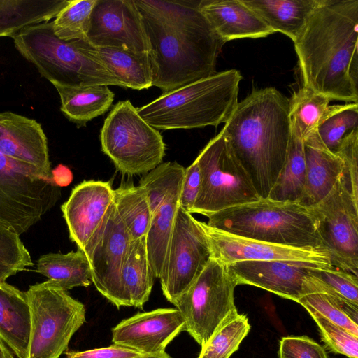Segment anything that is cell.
<instances>
[{"label": "cell", "mask_w": 358, "mask_h": 358, "mask_svg": "<svg viewBox=\"0 0 358 358\" xmlns=\"http://www.w3.org/2000/svg\"><path fill=\"white\" fill-rule=\"evenodd\" d=\"M155 278L145 236L133 240L120 274L121 306L143 308L149 299Z\"/></svg>", "instance_id": "d4e9b609"}, {"label": "cell", "mask_w": 358, "mask_h": 358, "mask_svg": "<svg viewBox=\"0 0 358 358\" xmlns=\"http://www.w3.org/2000/svg\"><path fill=\"white\" fill-rule=\"evenodd\" d=\"M250 324L245 314L228 316L201 347L198 358H229L248 336Z\"/></svg>", "instance_id": "836d02e7"}, {"label": "cell", "mask_w": 358, "mask_h": 358, "mask_svg": "<svg viewBox=\"0 0 358 358\" xmlns=\"http://www.w3.org/2000/svg\"><path fill=\"white\" fill-rule=\"evenodd\" d=\"M32 265L20 235L0 224V282Z\"/></svg>", "instance_id": "ab89813d"}, {"label": "cell", "mask_w": 358, "mask_h": 358, "mask_svg": "<svg viewBox=\"0 0 358 358\" xmlns=\"http://www.w3.org/2000/svg\"><path fill=\"white\" fill-rule=\"evenodd\" d=\"M59 195L52 178L0 151V224L20 235L52 208Z\"/></svg>", "instance_id": "30bf717a"}, {"label": "cell", "mask_w": 358, "mask_h": 358, "mask_svg": "<svg viewBox=\"0 0 358 358\" xmlns=\"http://www.w3.org/2000/svg\"><path fill=\"white\" fill-rule=\"evenodd\" d=\"M207 217L208 225L233 235L288 247L323 248L311 208L297 202L260 199Z\"/></svg>", "instance_id": "5b68a950"}, {"label": "cell", "mask_w": 358, "mask_h": 358, "mask_svg": "<svg viewBox=\"0 0 358 358\" xmlns=\"http://www.w3.org/2000/svg\"><path fill=\"white\" fill-rule=\"evenodd\" d=\"M31 311L28 358H59L85 322V308L48 280L26 292Z\"/></svg>", "instance_id": "ba28073f"}, {"label": "cell", "mask_w": 358, "mask_h": 358, "mask_svg": "<svg viewBox=\"0 0 358 358\" xmlns=\"http://www.w3.org/2000/svg\"><path fill=\"white\" fill-rule=\"evenodd\" d=\"M132 241L113 202L82 250L90 264L92 282L117 308L121 307V271Z\"/></svg>", "instance_id": "5bb4252c"}, {"label": "cell", "mask_w": 358, "mask_h": 358, "mask_svg": "<svg viewBox=\"0 0 358 358\" xmlns=\"http://www.w3.org/2000/svg\"><path fill=\"white\" fill-rule=\"evenodd\" d=\"M294 43L303 86L358 103V0H322Z\"/></svg>", "instance_id": "7a4b0ae2"}, {"label": "cell", "mask_w": 358, "mask_h": 358, "mask_svg": "<svg viewBox=\"0 0 358 358\" xmlns=\"http://www.w3.org/2000/svg\"><path fill=\"white\" fill-rule=\"evenodd\" d=\"M65 355L66 358H134L141 354L132 349L113 344L85 351L66 350Z\"/></svg>", "instance_id": "f6af8a7d"}, {"label": "cell", "mask_w": 358, "mask_h": 358, "mask_svg": "<svg viewBox=\"0 0 358 358\" xmlns=\"http://www.w3.org/2000/svg\"><path fill=\"white\" fill-rule=\"evenodd\" d=\"M177 308H157L122 320L112 329L113 344L141 354L165 352L168 344L185 329Z\"/></svg>", "instance_id": "e0dca14e"}, {"label": "cell", "mask_w": 358, "mask_h": 358, "mask_svg": "<svg viewBox=\"0 0 358 358\" xmlns=\"http://www.w3.org/2000/svg\"><path fill=\"white\" fill-rule=\"evenodd\" d=\"M102 151L123 175L147 173L162 163L166 145L129 100L117 102L100 131Z\"/></svg>", "instance_id": "52a82bcc"}, {"label": "cell", "mask_w": 358, "mask_h": 358, "mask_svg": "<svg viewBox=\"0 0 358 358\" xmlns=\"http://www.w3.org/2000/svg\"><path fill=\"white\" fill-rule=\"evenodd\" d=\"M196 159L201 180L191 214L207 217L261 199L222 131L210 140Z\"/></svg>", "instance_id": "9c48e42d"}, {"label": "cell", "mask_w": 358, "mask_h": 358, "mask_svg": "<svg viewBox=\"0 0 358 358\" xmlns=\"http://www.w3.org/2000/svg\"><path fill=\"white\" fill-rule=\"evenodd\" d=\"M311 209L331 266L357 276L358 205L341 177L330 192Z\"/></svg>", "instance_id": "4fadbf2b"}, {"label": "cell", "mask_w": 358, "mask_h": 358, "mask_svg": "<svg viewBox=\"0 0 358 358\" xmlns=\"http://www.w3.org/2000/svg\"><path fill=\"white\" fill-rule=\"evenodd\" d=\"M185 168L176 162L160 164L143 177L139 186L147 196L152 214L164 197L182 182Z\"/></svg>", "instance_id": "74e56055"}, {"label": "cell", "mask_w": 358, "mask_h": 358, "mask_svg": "<svg viewBox=\"0 0 358 358\" xmlns=\"http://www.w3.org/2000/svg\"><path fill=\"white\" fill-rule=\"evenodd\" d=\"M31 311L26 292L0 282V341L17 358H28Z\"/></svg>", "instance_id": "603a6c76"}, {"label": "cell", "mask_w": 358, "mask_h": 358, "mask_svg": "<svg viewBox=\"0 0 358 358\" xmlns=\"http://www.w3.org/2000/svg\"><path fill=\"white\" fill-rule=\"evenodd\" d=\"M227 266L236 286L257 287L295 302L308 294V278L315 268L301 263L279 260H245Z\"/></svg>", "instance_id": "ac0fdd59"}, {"label": "cell", "mask_w": 358, "mask_h": 358, "mask_svg": "<svg viewBox=\"0 0 358 358\" xmlns=\"http://www.w3.org/2000/svg\"><path fill=\"white\" fill-rule=\"evenodd\" d=\"M332 100L302 86L294 92L289 101L292 131L302 140L316 131L320 122L329 112Z\"/></svg>", "instance_id": "1f68e13d"}, {"label": "cell", "mask_w": 358, "mask_h": 358, "mask_svg": "<svg viewBox=\"0 0 358 358\" xmlns=\"http://www.w3.org/2000/svg\"><path fill=\"white\" fill-rule=\"evenodd\" d=\"M241 79L236 69L215 73L163 93L136 110L157 130L217 127L229 120L236 107Z\"/></svg>", "instance_id": "277c9868"}, {"label": "cell", "mask_w": 358, "mask_h": 358, "mask_svg": "<svg viewBox=\"0 0 358 358\" xmlns=\"http://www.w3.org/2000/svg\"><path fill=\"white\" fill-rule=\"evenodd\" d=\"M318 327L321 339L332 352L358 358V337L330 322L313 308L303 307Z\"/></svg>", "instance_id": "60d3db41"}, {"label": "cell", "mask_w": 358, "mask_h": 358, "mask_svg": "<svg viewBox=\"0 0 358 358\" xmlns=\"http://www.w3.org/2000/svg\"><path fill=\"white\" fill-rule=\"evenodd\" d=\"M335 154L343 163L341 178L354 202L358 205V129L343 138Z\"/></svg>", "instance_id": "b9f144b4"}, {"label": "cell", "mask_w": 358, "mask_h": 358, "mask_svg": "<svg viewBox=\"0 0 358 358\" xmlns=\"http://www.w3.org/2000/svg\"><path fill=\"white\" fill-rule=\"evenodd\" d=\"M67 0H0V37H12L21 30L50 22Z\"/></svg>", "instance_id": "4316f807"}, {"label": "cell", "mask_w": 358, "mask_h": 358, "mask_svg": "<svg viewBox=\"0 0 358 358\" xmlns=\"http://www.w3.org/2000/svg\"><path fill=\"white\" fill-rule=\"evenodd\" d=\"M199 8L224 43L239 38H264L274 33L242 0H201Z\"/></svg>", "instance_id": "44dd1931"}, {"label": "cell", "mask_w": 358, "mask_h": 358, "mask_svg": "<svg viewBox=\"0 0 358 358\" xmlns=\"http://www.w3.org/2000/svg\"><path fill=\"white\" fill-rule=\"evenodd\" d=\"M0 151L52 178L47 137L35 120L13 112L0 113Z\"/></svg>", "instance_id": "ffe728a7"}, {"label": "cell", "mask_w": 358, "mask_h": 358, "mask_svg": "<svg viewBox=\"0 0 358 358\" xmlns=\"http://www.w3.org/2000/svg\"><path fill=\"white\" fill-rule=\"evenodd\" d=\"M296 303L308 306L358 337V305L326 292L303 296Z\"/></svg>", "instance_id": "e575fe53"}, {"label": "cell", "mask_w": 358, "mask_h": 358, "mask_svg": "<svg viewBox=\"0 0 358 358\" xmlns=\"http://www.w3.org/2000/svg\"><path fill=\"white\" fill-rule=\"evenodd\" d=\"M201 172L196 159L186 169L180 189V206L191 213L201 187Z\"/></svg>", "instance_id": "ee69618b"}, {"label": "cell", "mask_w": 358, "mask_h": 358, "mask_svg": "<svg viewBox=\"0 0 358 358\" xmlns=\"http://www.w3.org/2000/svg\"><path fill=\"white\" fill-rule=\"evenodd\" d=\"M11 38L21 55L53 85L122 87L86 39H59L53 33L52 21L27 27Z\"/></svg>", "instance_id": "8992f818"}, {"label": "cell", "mask_w": 358, "mask_h": 358, "mask_svg": "<svg viewBox=\"0 0 358 358\" xmlns=\"http://www.w3.org/2000/svg\"><path fill=\"white\" fill-rule=\"evenodd\" d=\"M181 185L171 190L152 214L150 224L145 236L148 257L155 277L157 278L161 273L174 220L180 206Z\"/></svg>", "instance_id": "f1b7e54d"}, {"label": "cell", "mask_w": 358, "mask_h": 358, "mask_svg": "<svg viewBox=\"0 0 358 358\" xmlns=\"http://www.w3.org/2000/svg\"><path fill=\"white\" fill-rule=\"evenodd\" d=\"M86 40L95 48L149 55L150 45L135 0H97Z\"/></svg>", "instance_id": "2e32d148"}, {"label": "cell", "mask_w": 358, "mask_h": 358, "mask_svg": "<svg viewBox=\"0 0 358 358\" xmlns=\"http://www.w3.org/2000/svg\"><path fill=\"white\" fill-rule=\"evenodd\" d=\"M236 287L227 266L210 258L187 291L173 303L185 320V331L202 346L220 324L237 312Z\"/></svg>", "instance_id": "8fae6325"}, {"label": "cell", "mask_w": 358, "mask_h": 358, "mask_svg": "<svg viewBox=\"0 0 358 358\" xmlns=\"http://www.w3.org/2000/svg\"><path fill=\"white\" fill-rule=\"evenodd\" d=\"M0 358H14L10 351L0 341Z\"/></svg>", "instance_id": "c3c4849f"}, {"label": "cell", "mask_w": 358, "mask_h": 358, "mask_svg": "<svg viewBox=\"0 0 358 358\" xmlns=\"http://www.w3.org/2000/svg\"><path fill=\"white\" fill-rule=\"evenodd\" d=\"M221 131L259 196L268 198L291 138L289 99L275 87L254 90L238 103Z\"/></svg>", "instance_id": "3957f363"}, {"label": "cell", "mask_w": 358, "mask_h": 358, "mask_svg": "<svg viewBox=\"0 0 358 358\" xmlns=\"http://www.w3.org/2000/svg\"><path fill=\"white\" fill-rule=\"evenodd\" d=\"M114 189L109 181L84 180L72 190L61 210L69 238L83 249L113 202Z\"/></svg>", "instance_id": "d6986e66"}, {"label": "cell", "mask_w": 358, "mask_h": 358, "mask_svg": "<svg viewBox=\"0 0 358 358\" xmlns=\"http://www.w3.org/2000/svg\"><path fill=\"white\" fill-rule=\"evenodd\" d=\"M210 250L211 258L227 265L252 261H286L306 264L315 268H331L329 254L324 248L305 249L250 239L217 229L199 221Z\"/></svg>", "instance_id": "9a60e30c"}, {"label": "cell", "mask_w": 358, "mask_h": 358, "mask_svg": "<svg viewBox=\"0 0 358 358\" xmlns=\"http://www.w3.org/2000/svg\"><path fill=\"white\" fill-rule=\"evenodd\" d=\"M149 40L152 86L168 92L216 73L224 44L199 1L135 0Z\"/></svg>", "instance_id": "6da1fadb"}, {"label": "cell", "mask_w": 358, "mask_h": 358, "mask_svg": "<svg viewBox=\"0 0 358 358\" xmlns=\"http://www.w3.org/2000/svg\"><path fill=\"white\" fill-rule=\"evenodd\" d=\"M306 164L303 140L292 131L287 155L268 199L298 202L303 192Z\"/></svg>", "instance_id": "4dcf8cb0"}, {"label": "cell", "mask_w": 358, "mask_h": 358, "mask_svg": "<svg viewBox=\"0 0 358 358\" xmlns=\"http://www.w3.org/2000/svg\"><path fill=\"white\" fill-rule=\"evenodd\" d=\"M279 358H329L325 349L307 336H287L279 341Z\"/></svg>", "instance_id": "7bdbcfd3"}, {"label": "cell", "mask_w": 358, "mask_h": 358, "mask_svg": "<svg viewBox=\"0 0 358 358\" xmlns=\"http://www.w3.org/2000/svg\"><path fill=\"white\" fill-rule=\"evenodd\" d=\"M92 52L116 77L122 87L141 90L152 86L149 55H137L111 48H95Z\"/></svg>", "instance_id": "f546056e"}, {"label": "cell", "mask_w": 358, "mask_h": 358, "mask_svg": "<svg viewBox=\"0 0 358 358\" xmlns=\"http://www.w3.org/2000/svg\"><path fill=\"white\" fill-rule=\"evenodd\" d=\"M54 183L59 187L69 185L73 178L71 169L65 165L59 164L51 171Z\"/></svg>", "instance_id": "bcb514c9"}, {"label": "cell", "mask_w": 358, "mask_h": 358, "mask_svg": "<svg viewBox=\"0 0 358 358\" xmlns=\"http://www.w3.org/2000/svg\"><path fill=\"white\" fill-rule=\"evenodd\" d=\"M36 271L66 291L88 287L92 283L88 260L80 248L66 254L48 253L41 256Z\"/></svg>", "instance_id": "83f0119b"}, {"label": "cell", "mask_w": 358, "mask_h": 358, "mask_svg": "<svg viewBox=\"0 0 358 358\" xmlns=\"http://www.w3.org/2000/svg\"><path fill=\"white\" fill-rule=\"evenodd\" d=\"M97 0H69L52 22L55 35L63 41L86 39Z\"/></svg>", "instance_id": "8d00e7d4"}, {"label": "cell", "mask_w": 358, "mask_h": 358, "mask_svg": "<svg viewBox=\"0 0 358 358\" xmlns=\"http://www.w3.org/2000/svg\"><path fill=\"white\" fill-rule=\"evenodd\" d=\"M210 258L208 243L198 220L179 206L159 277L166 299L173 304Z\"/></svg>", "instance_id": "7c38bea8"}, {"label": "cell", "mask_w": 358, "mask_h": 358, "mask_svg": "<svg viewBox=\"0 0 358 358\" xmlns=\"http://www.w3.org/2000/svg\"><path fill=\"white\" fill-rule=\"evenodd\" d=\"M134 358H171L166 352L158 354H141Z\"/></svg>", "instance_id": "7dc6e473"}, {"label": "cell", "mask_w": 358, "mask_h": 358, "mask_svg": "<svg viewBox=\"0 0 358 358\" xmlns=\"http://www.w3.org/2000/svg\"><path fill=\"white\" fill-rule=\"evenodd\" d=\"M357 129L358 103H348L331 106L316 131L324 145L336 153L343 138Z\"/></svg>", "instance_id": "d590c367"}, {"label": "cell", "mask_w": 358, "mask_h": 358, "mask_svg": "<svg viewBox=\"0 0 358 358\" xmlns=\"http://www.w3.org/2000/svg\"><path fill=\"white\" fill-rule=\"evenodd\" d=\"M61 102L60 110L78 127L104 114L111 106L115 94L108 85L71 87L54 85Z\"/></svg>", "instance_id": "484cf974"}, {"label": "cell", "mask_w": 358, "mask_h": 358, "mask_svg": "<svg viewBox=\"0 0 358 358\" xmlns=\"http://www.w3.org/2000/svg\"><path fill=\"white\" fill-rule=\"evenodd\" d=\"M303 141L306 178L302 194L297 203L311 208L322 201L341 177L343 163L320 140L317 131Z\"/></svg>", "instance_id": "7402d4cb"}, {"label": "cell", "mask_w": 358, "mask_h": 358, "mask_svg": "<svg viewBox=\"0 0 358 358\" xmlns=\"http://www.w3.org/2000/svg\"><path fill=\"white\" fill-rule=\"evenodd\" d=\"M113 203L132 239L145 236L152 213L143 189L139 185H121L114 189Z\"/></svg>", "instance_id": "d6a6232c"}, {"label": "cell", "mask_w": 358, "mask_h": 358, "mask_svg": "<svg viewBox=\"0 0 358 358\" xmlns=\"http://www.w3.org/2000/svg\"><path fill=\"white\" fill-rule=\"evenodd\" d=\"M322 0H242L275 32L294 41Z\"/></svg>", "instance_id": "cb8c5ba5"}, {"label": "cell", "mask_w": 358, "mask_h": 358, "mask_svg": "<svg viewBox=\"0 0 358 358\" xmlns=\"http://www.w3.org/2000/svg\"><path fill=\"white\" fill-rule=\"evenodd\" d=\"M313 292H326L358 305V279L354 274L336 268H313Z\"/></svg>", "instance_id": "f35d334b"}]
</instances>
